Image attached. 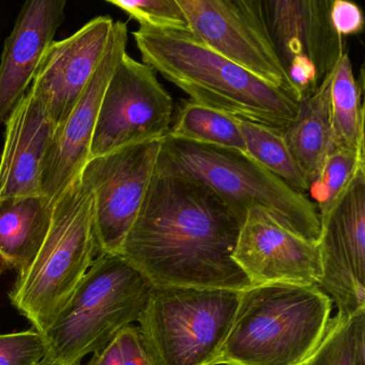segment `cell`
I'll list each match as a JSON object with an SVG mask.
<instances>
[{"mask_svg":"<svg viewBox=\"0 0 365 365\" xmlns=\"http://www.w3.org/2000/svg\"><path fill=\"white\" fill-rule=\"evenodd\" d=\"M153 286L119 254L96 257L52 326L44 333V360L81 365L138 322Z\"/></svg>","mask_w":365,"mask_h":365,"instance_id":"cell-4","label":"cell"},{"mask_svg":"<svg viewBox=\"0 0 365 365\" xmlns=\"http://www.w3.org/2000/svg\"><path fill=\"white\" fill-rule=\"evenodd\" d=\"M66 6V0H29L23 5L0 56V127L29 91L65 21Z\"/></svg>","mask_w":365,"mask_h":365,"instance_id":"cell-16","label":"cell"},{"mask_svg":"<svg viewBox=\"0 0 365 365\" xmlns=\"http://www.w3.org/2000/svg\"><path fill=\"white\" fill-rule=\"evenodd\" d=\"M333 26L341 38L362 33L364 18L362 10L356 4L346 0H333L331 8Z\"/></svg>","mask_w":365,"mask_h":365,"instance_id":"cell-27","label":"cell"},{"mask_svg":"<svg viewBox=\"0 0 365 365\" xmlns=\"http://www.w3.org/2000/svg\"><path fill=\"white\" fill-rule=\"evenodd\" d=\"M241 225L215 192L160 153L120 255L153 287L242 292L252 284L232 259Z\"/></svg>","mask_w":365,"mask_h":365,"instance_id":"cell-1","label":"cell"},{"mask_svg":"<svg viewBox=\"0 0 365 365\" xmlns=\"http://www.w3.org/2000/svg\"><path fill=\"white\" fill-rule=\"evenodd\" d=\"M138 21L140 26L158 31H187L189 23L177 0H108Z\"/></svg>","mask_w":365,"mask_h":365,"instance_id":"cell-25","label":"cell"},{"mask_svg":"<svg viewBox=\"0 0 365 365\" xmlns=\"http://www.w3.org/2000/svg\"><path fill=\"white\" fill-rule=\"evenodd\" d=\"M173 110L172 96L158 80L157 72L125 54L104 91L89 159L133 143L165 138Z\"/></svg>","mask_w":365,"mask_h":365,"instance_id":"cell-10","label":"cell"},{"mask_svg":"<svg viewBox=\"0 0 365 365\" xmlns=\"http://www.w3.org/2000/svg\"><path fill=\"white\" fill-rule=\"evenodd\" d=\"M365 166V153L332 150L322 166L319 176L309 187L315 200L319 221L324 219L339 200L359 168Z\"/></svg>","mask_w":365,"mask_h":365,"instance_id":"cell-24","label":"cell"},{"mask_svg":"<svg viewBox=\"0 0 365 365\" xmlns=\"http://www.w3.org/2000/svg\"><path fill=\"white\" fill-rule=\"evenodd\" d=\"M86 365H123L116 337L108 347L93 354V358Z\"/></svg>","mask_w":365,"mask_h":365,"instance_id":"cell-29","label":"cell"},{"mask_svg":"<svg viewBox=\"0 0 365 365\" xmlns=\"http://www.w3.org/2000/svg\"><path fill=\"white\" fill-rule=\"evenodd\" d=\"M56 123L27 91L5 121L0 200L42 195L41 170Z\"/></svg>","mask_w":365,"mask_h":365,"instance_id":"cell-17","label":"cell"},{"mask_svg":"<svg viewBox=\"0 0 365 365\" xmlns=\"http://www.w3.org/2000/svg\"><path fill=\"white\" fill-rule=\"evenodd\" d=\"M161 157L215 192L241 222L250 209L260 208L303 238L319 239L316 205L247 153L197 144L166 134Z\"/></svg>","mask_w":365,"mask_h":365,"instance_id":"cell-5","label":"cell"},{"mask_svg":"<svg viewBox=\"0 0 365 365\" xmlns=\"http://www.w3.org/2000/svg\"><path fill=\"white\" fill-rule=\"evenodd\" d=\"M116 339L123 365H153L143 346L138 327L132 324L125 327Z\"/></svg>","mask_w":365,"mask_h":365,"instance_id":"cell-28","label":"cell"},{"mask_svg":"<svg viewBox=\"0 0 365 365\" xmlns=\"http://www.w3.org/2000/svg\"><path fill=\"white\" fill-rule=\"evenodd\" d=\"M97 256L93 200L78 178L55 202L48 236L31 266L16 277L11 304L44 334Z\"/></svg>","mask_w":365,"mask_h":365,"instance_id":"cell-6","label":"cell"},{"mask_svg":"<svg viewBox=\"0 0 365 365\" xmlns=\"http://www.w3.org/2000/svg\"><path fill=\"white\" fill-rule=\"evenodd\" d=\"M46 354L44 335L33 327L0 334V365H39Z\"/></svg>","mask_w":365,"mask_h":365,"instance_id":"cell-26","label":"cell"},{"mask_svg":"<svg viewBox=\"0 0 365 365\" xmlns=\"http://www.w3.org/2000/svg\"><path fill=\"white\" fill-rule=\"evenodd\" d=\"M177 1L190 31L209 48L299 101L271 40L262 0Z\"/></svg>","mask_w":365,"mask_h":365,"instance_id":"cell-9","label":"cell"},{"mask_svg":"<svg viewBox=\"0 0 365 365\" xmlns=\"http://www.w3.org/2000/svg\"><path fill=\"white\" fill-rule=\"evenodd\" d=\"M39 365H53L52 363L48 362V361L43 360Z\"/></svg>","mask_w":365,"mask_h":365,"instance_id":"cell-30","label":"cell"},{"mask_svg":"<svg viewBox=\"0 0 365 365\" xmlns=\"http://www.w3.org/2000/svg\"><path fill=\"white\" fill-rule=\"evenodd\" d=\"M114 23L110 16H97L46 48L29 91L56 125L69 116L99 67Z\"/></svg>","mask_w":365,"mask_h":365,"instance_id":"cell-14","label":"cell"},{"mask_svg":"<svg viewBox=\"0 0 365 365\" xmlns=\"http://www.w3.org/2000/svg\"><path fill=\"white\" fill-rule=\"evenodd\" d=\"M309 365H365V311L331 317Z\"/></svg>","mask_w":365,"mask_h":365,"instance_id":"cell-23","label":"cell"},{"mask_svg":"<svg viewBox=\"0 0 365 365\" xmlns=\"http://www.w3.org/2000/svg\"><path fill=\"white\" fill-rule=\"evenodd\" d=\"M240 292L153 287L138 318V332L153 365H215Z\"/></svg>","mask_w":365,"mask_h":365,"instance_id":"cell-7","label":"cell"},{"mask_svg":"<svg viewBox=\"0 0 365 365\" xmlns=\"http://www.w3.org/2000/svg\"><path fill=\"white\" fill-rule=\"evenodd\" d=\"M332 300L318 286H251L239 303L215 365H300L328 328Z\"/></svg>","mask_w":365,"mask_h":365,"instance_id":"cell-3","label":"cell"},{"mask_svg":"<svg viewBox=\"0 0 365 365\" xmlns=\"http://www.w3.org/2000/svg\"><path fill=\"white\" fill-rule=\"evenodd\" d=\"M300 365H309V360L305 361L304 363H302V364H300Z\"/></svg>","mask_w":365,"mask_h":365,"instance_id":"cell-31","label":"cell"},{"mask_svg":"<svg viewBox=\"0 0 365 365\" xmlns=\"http://www.w3.org/2000/svg\"><path fill=\"white\" fill-rule=\"evenodd\" d=\"M349 54L344 53L333 73L331 88V151L365 153L364 108Z\"/></svg>","mask_w":365,"mask_h":365,"instance_id":"cell-20","label":"cell"},{"mask_svg":"<svg viewBox=\"0 0 365 365\" xmlns=\"http://www.w3.org/2000/svg\"><path fill=\"white\" fill-rule=\"evenodd\" d=\"M238 123L247 155L294 191L307 195L309 185L288 149L284 131L247 119L238 118Z\"/></svg>","mask_w":365,"mask_h":365,"instance_id":"cell-22","label":"cell"},{"mask_svg":"<svg viewBox=\"0 0 365 365\" xmlns=\"http://www.w3.org/2000/svg\"><path fill=\"white\" fill-rule=\"evenodd\" d=\"M53 209L43 195L0 200V277L31 266L48 236Z\"/></svg>","mask_w":365,"mask_h":365,"instance_id":"cell-18","label":"cell"},{"mask_svg":"<svg viewBox=\"0 0 365 365\" xmlns=\"http://www.w3.org/2000/svg\"><path fill=\"white\" fill-rule=\"evenodd\" d=\"M322 279L318 287L337 313L365 311V166L354 173L328 215L318 239Z\"/></svg>","mask_w":365,"mask_h":365,"instance_id":"cell-11","label":"cell"},{"mask_svg":"<svg viewBox=\"0 0 365 365\" xmlns=\"http://www.w3.org/2000/svg\"><path fill=\"white\" fill-rule=\"evenodd\" d=\"M128 38L127 24L115 22L99 67L69 116L56 125L41 170V194L53 204L78 178L88 161L102 98L115 68L127 54Z\"/></svg>","mask_w":365,"mask_h":365,"instance_id":"cell-12","label":"cell"},{"mask_svg":"<svg viewBox=\"0 0 365 365\" xmlns=\"http://www.w3.org/2000/svg\"><path fill=\"white\" fill-rule=\"evenodd\" d=\"M333 73L301 98L294 120L284 130L290 153L309 187L315 182L331 151V88Z\"/></svg>","mask_w":365,"mask_h":365,"instance_id":"cell-19","label":"cell"},{"mask_svg":"<svg viewBox=\"0 0 365 365\" xmlns=\"http://www.w3.org/2000/svg\"><path fill=\"white\" fill-rule=\"evenodd\" d=\"M168 135L197 144L247 153L245 138L237 117L191 100L181 106Z\"/></svg>","mask_w":365,"mask_h":365,"instance_id":"cell-21","label":"cell"},{"mask_svg":"<svg viewBox=\"0 0 365 365\" xmlns=\"http://www.w3.org/2000/svg\"><path fill=\"white\" fill-rule=\"evenodd\" d=\"M232 259L252 286L271 283L318 286L322 279L318 241L292 232L260 208L247 211Z\"/></svg>","mask_w":365,"mask_h":365,"instance_id":"cell-13","label":"cell"},{"mask_svg":"<svg viewBox=\"0 0 365 365\" xmlns=\"http://www.w3.org/2000/svg\"><path fill=\"white\" fill-rule=\"evenodd\" d=\"M333 0H262L264 20L284 70L309 61L322 83L344 55L343 39L331 20ZM286 72V71H285Z\"/></svg>","mask_w":365,"mask_h":365,"instance_id":"cell-15","label":"cell"},{"mask_svg":"<svg viewBox=\"0 0 365 365\" xmlns=\"http://www.w3.org/2000/svg\"><path fill=\"white\" fill-rule=\"evenodd\" d=\"M164 138L127 145L91 158L78 176L93 200L98 255L119 254L144 202Z\"/></svg>","mask_w":365,"mask_h":365,"instance_id":"cell-8","label":"cell"},{"mask_svg":"<svg viewBox=\"0 0 365 365\" xmlns=\"http://www.w3.org/2000/svg\"><path fill=\"white\" fill-rule=\"evenodd\" d=\"M132 35L142 63L191 101L281 131L296 117L298 99L217 54L191 31L140 26Z\"/></svg>","mask_w":365,"mask_h":365,"instance_id":"cell-2","label":"cell"}]
</instances>
